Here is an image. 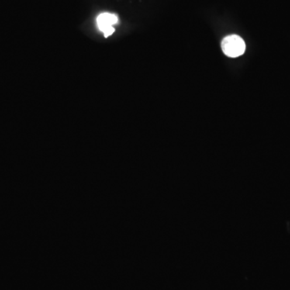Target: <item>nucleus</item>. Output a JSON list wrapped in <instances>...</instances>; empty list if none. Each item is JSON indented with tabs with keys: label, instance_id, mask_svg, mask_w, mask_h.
<instances>
[{
	"label": "nucleus",
	"instance_id": "obj_2",
	"mask_svg": "<svg viewBox=\"0 0 290 290\" xmlns=\"http://www.w3.org/2000/svg\"><path fill=\"white\" fill-rule=\"evenodd\" d=\"M97 25L101 32H103L104 36L108 37L113 34L115 29L113 25H116L119 21V18L115 14L105 13L100 14L97 17Z\"/></svg>",
	"mask_w": 290,
	"mask_h": 290
},
{
	"label": "nucleus",
	"instance_id": "obj_1",
	"mask_svg": "<svg viewBox=\"0 0 290 290\" xmlns=\"http://www.w3.org/2000/svg\"><path fill=\"white\" fill-rule=\"evenodd\" d=\"M222 49L227 57H238L244 53L246 45L240 36L231 35L222 40Z\"/></svg>",
	"mask_w": 290,
	"mask_h": 290
}]
</instances>
